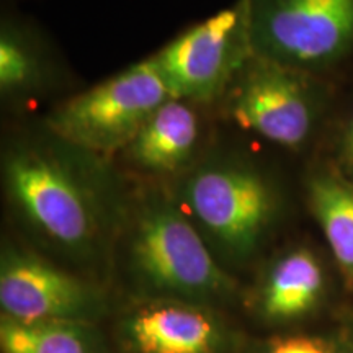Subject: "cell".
I'll return each mask as SVG.
<instances>
[{
	"label": "cell",
	"mask_w": 353,
	"mask_h": 353,
	"mask_svg": "<svg viewBox=\"0 0 353 353\" xmlns=\"http://www.w3.org/2000/svg\"><path fill=\"white\" fill-rule=\"evenodd\" d=\"M2 180L8 203L39 244L87 270L107 262L131 205L103 157L48 132L8 145Z\"/></svg>",
	"instance_id": "1"
},
{
	"label": "cell",
	"mask_w": 353,
	"mask_h": 353,
	"mask_svg": "<svg viewBox=\"0 0 353 353\" xmlns=\"http://www.w3.org/2000/svg\"><path fill=\"white\" fill-rule=\"evenodd\" d=\"M121 236L132 299H180L223 311L242 299L239 281L172 193L148 190L131 205Z\"/></svg>",
	"instance_id": "2"
},
{
	"label": "cell",
	"mask_w": 353,
	"mask_h": 353,
	"mask_svg": "<svg viewBox=\"0 0 353 353\" xmlns=\"http://www.w3.org/2000/svg\"><path fill=\"white\" fill-rule=\"evenodd\" d=\"M172 195L229 272L254 262L280 216L275 185L242 157H211L185 172Z\"/></svg>",
	"instance_id": "3"
},
{
	"label": "cell",
	"mask_w": 353,
	"mask_h": 353,
	"mask_svg": "<svg viewBox=\"0 0 353 353\" xmlns=\"http://www.w3.org/2000/svg\"><path fill=\"white\" fill-rule=\"evenodd\" d=\"M172 97L152 56L52 110L46 131L74 148L107 157L125 151L152 113Z\"/></svg>",
	"instance_id": "4"
},
{
	"label": "cell",
	"mask_w": 353,
	"mask_h": 353,
	"mask_svg": "<svg viewBox=\"0 0 353 353\" xmlns=\"http://www.w3.org/2000/svg\"><path fill=\"white\" fill-rule=\"evenodd\" d=\"M255 56L247 0H237L165 44L154 59L176 99L208 103L226 95Z\"/></svg>",
	"instance_id": "5"
},
{
	"label": "cell",
	"mask_w": 353,
	"mask_h": 353,
	"mask_svg": "<svg viewBox=\"0 0 353 353\" xmlns=\"http://www.w3.org/2000/svg\"><path fill=\"white\" fill-rule=\"evenodd\" d=\"M226 113L260 138L299 149L316 130L321 88L307 70L255 54L226 92Z\"/></svg>",
	"instance_id": "6"
},
{
	"label": "cell",
	"mask_w": 353,
	"mask_h": 353,
	"mask_svg": "<svg viewBox=\"0 0 353 353\" xmlns=\"http://www.w3.org/2000/svg\"><path fill=\"white\" fill-rule=\"evenodd\" d=\"M112 312L107 290L64 270L37 250L3 241L0 250V316L20 322L100 324Z\"/></svg>",
	"instance_id": "7"
},
{
	"label": "cell",
	"mask_w": 353,
	"mask_h": 353,
	"mask_svg": "<svg viewBox=\"0 0 353 353\" xmlns=\"http://www.w3.org/2000/svg\"><path fill=\"white\" fill-rule=\"evenodd\" d=\"M255 54L307 70L353 50V0H247Z\"/></svg>",
	"instance_id": "8"
},
{
	"label": "cell",
	"mask_w": 353,
	"mask_h": 353,
	"mask_svg": "<svg viewBox=\"0 0 353 353\" xmlns=\"http://www.w3.org/2000/svg\"><path fill=\"white\" fill-rule=\"evenodd\" d=\"M121 353H242L249 342L223 309L180 299H132L114 319Z\"/></svg>",
	"instance_id": "9"
},
{
	"label": "cell",
	"mask_w": 353,
	"mask_h": 353,
	"mask_svg": "<svg viewBox=\"0 0 353 353\" xmlns=\"http://www.w3.org/2000/svg\"><path fill=\"white\" fill-rule=\"evenodd\" d=\"M327 288L319 255L307 245H293L265 265L249 306L263 327L286 329L314 316L327 298Z\"/></svg>",
	"instance_id": "10"
},
{
	"label": "cell",
	"mask_w": 353,
	"mask_h": 353,
	"mask_svg": "<svg viewBox=\"0 0 353 353\" xmlns=\"http://www.w3.org/2000/svg\"><path fill=\"white\" fill-rule=\"evenodd\" d=\"M201 121L192 101L172 97L145 121L123 157L149 175H183L196 164Z\"/></svg>",
	"instance_id": "11"
},
{
	"label": "cell",
	"mask_w": 353,
	"mask_h": 353,
	"mask_svg": "<svg viewBox=\"0 0 353 353\" xmlns=\"http://www.w3.org/2000/svg\"><path fill=\"white\" fill-rule=\"evenodd\" d=\"M306 195L343 281L353 290V179L337 167H324L309 175Z\"/></svg>",
	"instance_id": "12"
},
{
	"label": "cell",
	"mask_w": 353,
	"mask_h": 353,
	"mask_svg": "<svg viewBox=\"0 0 353 353\" xmlns=\"http://www.w3.org/2000/svg\"><path fill=\"white\" fill-rule=\"evenodd\" d=\"M99 325L74 321L20 322L0 316V352L113 353Z\"/></svg>",
	"instance_id": "13"
},
{
	"label": "cell",
	"mask_w": 353,
	"mask_h": 353,
	"mask_svg": "<svg viewBox=\"0 0 353 353\" xmlns=\"http://www.w3.org/2000/svg\"><path fill=\"white\" fill-rule=\"evenodd\" d=\"M43 77L41 59L33 43L12 21L0 30V92L3 97H19L33 92Z\"/></svg>",
	"instance_id": "14"
},
{
	"label": "cell",
	"mask_w": 353,
	"mask_h": 353,
	"mask_svg": "<svg viewBox=\"0 0 353 353\" xmlns=\"http://www.w3.org/2000/svg\"><path fill=\"white\" fill-rule=\"evenodd\" d=\"M242 353H353L347 329L339 332H281L249 341Z\"/></svg>",
	"instance_id": "15"
},
{
	"label": "cell",
	"mask_w": 353,
	"mask_h": 353,
	"mask_svg": "<svg viewBox=\"0 0 353 353\" xmlns=\"http://www.w3.org/2000/svg\"><path fill=\"white\" fill-rule=\"evenodd\" d=\"M339 170L342 174H345L348 179H353V110L348 117L345 123V128H343L341 141H339Z\"/></svg>",
	"instance_id": "16"
},
{
	"label": "cell",
	"mask_w": 353,
	"mask_h": 353,
	"mask_svg": "<svg viewBox=\"0 0 353 353\" xmlns=\"http://www.w3.org/2000/svg\"><path fill=\"white\" fill-rule=\"evenodd\" d=\"M347 330H348V334H350V337H352V341H353V321H352V324L347 327Z\"/></svg>",
	"instance_id": "17"
}]
</instances>
